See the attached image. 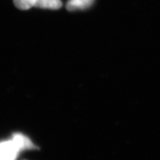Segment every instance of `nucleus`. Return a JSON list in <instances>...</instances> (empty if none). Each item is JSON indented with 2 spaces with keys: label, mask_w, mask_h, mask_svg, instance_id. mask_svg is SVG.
<instances>
[{
  "label": "nucleus",
  "mask_w": 160,
  "mask_h": 160,
  "mask_svg": "<svg viewBox=\"0 0 160 160\" xmlns=\"http://www.w3.org/2000/svg\"><path fill=\"white\" fill-rule=\"evenodd\" d=\"M20 150L12 139L0 143V160L16 159Z\"/></svg>",
  "instance_id": "obj_1"
},
{
  "label": "nucleus",
  "mask_w": 160,
  "mask_h": 160,
  "mask_svg": "<svg viewBox=\"0 0 160 160\" xmlns=\"http://www.w3.org/2000/svg\"><path fill=\"white\" fill-rule=\"evenodd\" d=\"M12 139L16 144L20 152L22 150L33 149L35 148L31 140L22 133H15L13 135Z\"/></svg>",
  "instance_id": "obj_2"
},
{
  "label": "nucleus",
  "mask_w": 160,
  "mask_h": 160,
  "mask_svg": "<svg viewBox=\"0 0 160 160\" xmlns=\"http://www.w3.org/2000/svg\"><path fill=\"white\" fill-rule=\"evenodd\" d=\"M95 0H69L66 3V8L68 11L84 10L91 7Z\"/></svg>",
  "instance_id": "obj_3"
},
{
  "label": "nucleus",
  "mask_w": 160,
  "mask_h": 160,
  "mask_svg": "<svg viewBox=\"0 0 160 160\" xmlns=\"http://www.w3.org/2000/svg\"><path fill=\"white\" fill-rule=\"evenodd\" d=\"M62 6L61 0H38L36 8L50 9H58Z\"/></svg>",
  "instance_id": "obj_4"
},
{
  "label": "nucleus",
  "mask_w": 160,
  "mask_h": 160,
  "mask_svg": "<svg viewBox=\"0 0 160 160\" xmlns=\"http://www.w3.org/2000/svg\"><path fill=\"white\" fill-rule=\"evenodd\" d=\"M38 0H13L16 8L22 10H27L35 7Z\"/></svg>",
  "instance_id": "obj_5"
}]
</instances>
